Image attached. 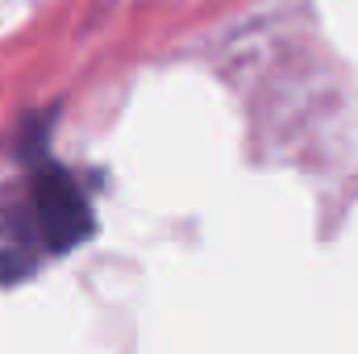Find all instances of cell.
Wrapping results in <instances>:
<instances>
[{
	"label": "cell",
	"mask_w": 358,
	"mask_h": 354,
	"mask_svg": "<svg viewBox=\"0 0 358 354\" xmlns=\"http://www.w3.org/2000/svg\"><path fill=\"white\" fill-rule=\"evenodd\" d=\"M34 217L46 250L67 255L92 238V208L80 192V183L63 167H38L34 176Z\"/></svg>",
	"instance_id": "1"
}]
</instances>
